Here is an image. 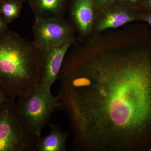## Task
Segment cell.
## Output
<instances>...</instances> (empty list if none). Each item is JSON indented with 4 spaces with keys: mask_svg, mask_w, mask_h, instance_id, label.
Instances as JSON below:
<instances>
[{
    "mask_svg": "<svg viewBox=\"0 0 151 151\" xmlns=\"http://www.w3.org/2000/svg\"><path fill=\"white\" fill-rule=\"evenodd\" d=\"M11 98L8 97L5 94L0 90V105L7 102Z\"/></svg>",
    "mask_w": 151,
    "mask_h": 151,
    "instance_id": "17",
    "label": "cell"
},
{
    "mask_svg": "<svg viewBox=\"0 0 151 151\" xmlns=\"http://www.w3.org/2000/svg\"><path fill=\"white\" fill-rule=\"evenodd\" d=\"M17 107L28 128L37 137L48 124L50 117L62 106L59 94L39 87L29 94L18 98Z\"/></svg>",
    "mask_w": 151,
    "mask_h": 151,
    "instance_id": "4",
    "label": "cell"
},
{
    "mask_svg": "<svg viewBox=\"0 0 151 151\" xmlns=\"http://www.w3.org/2000/svg\"><path fill=\"white\" fill-rule=\"evenodd\" d=\"M22 3L10 0H0V15L8 24L20 15Z\"/></svg>",
    "mask_w": 151,
    "mask_h": 151,
    "instance_id": "11",
    "label": "cell"
},
{
    "mask_svg": "<svg viewBox=\"0 0 151 151\" xmlns=\"http://www.w3.org/2000/svg\"><path fill=\"white\" fill-rule=\"evenodd\" d=\"M37 18L63 17L67 0H28Z\"/></svg>",
    "mask_w": 151,
    "mask_h": 151,
    "instance_id": "10",
    "label": "cell"
},
{
    "mask_svg": "<svg viewBox=\"0 0 151 151\" xmlns=\"http://www.w3.org/2000/svg\"><path fill=\"white\" fill-rule=\"evenodd\" d=\"M62 106L87 151H151V45L64 60Z\"/></svg>",
    "mask_w": 151,
    "mask_h": 151,
    "instance_id": "1",
    "label": "cell"
},
{
    "mask_svg": "<svg viewBox=\"0 0 151 151\" xmlns=\"http://www.w3.org/2000/svg\"><path fill=\"white\" fill-rule=\"evenodd\" d=\"M138 21H141L139 12L116 0L97 14L94 28L102 32Z\"/></svg>",
    "mask_w": 151,
    "mask_h": 151,
    "instance_id": "6",
    "label": "cell"
},
{
    "mask_svg": "<svg viewBox=\"0 0 151 151\" xmlns=\"http://www.w3.org/2000/svg\"><path fill=\"white\" fill-rule=\"evenodd\" d=\"M50 128V131L47 134L37 137L35 151H66V143L69 133L63 132L57 124H51Z\"/></svg>",
    "mask_w": 151,
    "mask_h": 151,
    "instance_id": "9",
    "label": "cell"
},
{
    "mask_svg": "<svg viewBox=\"0 0 151 151\" xmlns=\"http://www.w3.org/2000/svg\"><path fill=\"white\" fill-rule=\"evenodd\" d=\"M139 14L141 21L147 23L151 27V10L139 12Z\"/></svg>",
    "mask_w": 151,
    "mask_h": 151,
    "instance_id": "14",
    "label": "cell"
},
{
    "mask_svg": "<svg viewBox=\"0 0 151 151\" xmlns=\"http://www.w3.org/2000/svg\"><path fill=\"white\" fill-rule=\"evenodd\" d=\"M74 40L41 51L42 56V74L40 87L49 91L56 81L65 55Z\"/></svg>",
    "mask_w": 151,
    "mask_h": 151,
    "instance_id": "7",
    "label": "cell"
},
{
    "mask_svg": "<svg viewBox=\"0 0 151 151\" xmlns=\"http://www.w3.org/2000/svg\"><path fill=\"white\" fill-rule=\"evenodd\" d=\"M116 0H93L97 14Z\"/></svg>",
    "mask_w": 151,
    "mask_h": 151,
    "instance_id": "12",
    "label": "cell"
},
{
    "mask_svg": "<svg viewBox=\"0 0 151 151\" xmlns=\"http://www.w3.org/2000/svg\"><path fill=\"white\" fill-rule=\"evenodd\" d=\"M8 24L0 15V34L7 30L8 29Z\"/></svg>",
    "mask_w": 151,
    "mask_h": 151,
    "instance_id": "16",
    "label": "cell"
},
{
    "mask_svg": "<svg viewBox=\"0 0 151 151\" xmlns=\"http://www.w3.org/2000/svg\"><path fill=\"white\" fill-rule=\"evenodd\" d=\"M10 1H16L19 2H20L22 3V4H23V3L25 2L27 0H10Z\"/></svg>",
    "mask_w": 151,
    "mask_h": 151,
    "instance_id": "18",
    "label": "cell"
},
{
    "mask_svg": "<svg viewBox=\"0 0 151 151\" xmlns=\"http://www.w3.org/2000/svg\"><path fill=\"white\" fill-rule=\"evenodd\" d=\"M131 8L139 11L144 0H118Z\"/></svg>",
    "mask_w": 151,
    "mask_h": 151,
    "instance_id": "13",
    "label": "cell"
},
{
    "mask_svg": "<svg viewBox=\"0 0 151 151\" xmlns=\"http://www.w3.org/2000/svg\"><path fill=\"white\" fill-rule=\"evenodd\" d=\"M70 15L79 35L85 37L94 29L97 12L93 0H73Z\"/></svg>",
    "mask_w": 151,
    "mask_h": 151,
    "instance_id": "8",
    "label": "cell"
},
{
    "mask_svg": "<svg viewBox=\"0 0 151 151\" xmlns=\"http://www.w3.org/2000/svg\"><path fill=\"white\" fill-rule=\"evenodd\" d=\"M151 0H144L139 9V12L151 10Z\"/></svg>",
    "mask_w": 151,
    "mask_h": 151,
    "instance_id": "15",
    "label": "cell"
},
{
    "mask_svg": "<svg viewBox=\"0 0 151 151\" xmlns=\"http://www.w3.org/2000/svg\"><path fill=\"white\" fill-rule=\"evenodd\" d=\"M41 52L17 33L0 34V90L11 98L22 97L40 86L42 78Z\"/></svg>",
    "mask_w": 151,
    "mask_h": 151,
    "instance_id": "2",
    "label": "cell"
},
{
    "mask_svg": "<svg viewBox=\"0 0 151 151\" xmlns=\"http://www.w3.org/2000/svg\"><path fill=\"white\" fill-rule=\"evenodd\" d=\"M37 137L19 113L14 99L0 105V151H34Z\"/></svg>",
    "mask_w": 151,
    "mask_h": 151,
    "instance_id": "3",
    "label": "cell"
},
{
    "mask_svg": "<svg viewBox=\"0 0 151 151\" xmlns=\"http://www.w3.org/2000/svg\"><path fill=\"white\" fill-rule=\"evenodd\" d=\"M33 42L40 51L74 40L71 26L63 17H35Z\"/></svg>",
    "mask_w": 151,
    "mask_h": 151,
    "instance_id": "5",
    "label": "cell"
}]
</instances>
